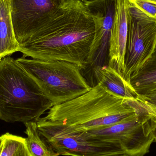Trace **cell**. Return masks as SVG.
Masks as SVG:
<instances>
[{"label":"cell","instance_id":"cell-1","mask_svg":"<svg viewBox=\"0 0 156 156\" xmlns=\"http://www.w3.org/2000/svg\"><path fill=\"white\" fill-rule=\"evenodd\" d=\"M95 34L90 13L81 0H66L25 42L19 52L42 60H59L84 69Z\"/></svg>","mask_w":156,"mask_h":156},{"label":"cell","instance_id":"cell-2","mask_svg":"<svg viewBox=\"0 0 156 156\" xmlns=\"http://www.w3.org/2000/svg\"><path fill=\"white\" fill-rule=\"evenodd\" d=\"M97 83L89 91L61 104L54 105L43 120L88 131L105 127L129 118L140 108Z\"/></svg>","mask_w":156,"mask_h":156},{"label":"cell","instance_id":"cell-3","mask_svg":"<svg viewBox=\"0 0 156 156\" xmlns=\"http://www.w3.org/2000/svg\"><path fill=\"white\" fill-rule=\"evenodd\" d=\"M53 106L16 59L8 56L0 60V120L37 122Z\"/></svg>","mask_w":156,"mask_h":156},{"label":"cell","instance_id":"cell-4","mask_svg":"<svg viewBox=\"0 0 156 156\" xmlns=\"http://www.w3.org/2000/svg\"><path fill=\"white\" fill-rule=\"evenodd\" d=\"M27 57L23 55L16 59V62L54 105L75 99L91 89L82 74L81 68L76 64Z\"/></svg>","mask_w":156,"mask_h":156},{"label":"cell","instance_id":"cell-5","mask_svg":"<svg viewBox=\"0 0 156 156\" xmlns=\"http://www.w3.org/2000/svg\"><path fill=\"white\" fill-rule=\"evenodd\" d=\"M36 122L42 137L59 155L97 156L125 153L118 145L94 139L86 131L42 118Z\"/></svg>","mask_w":156,"mask_h":156},{"label":"cell","instance_id":"cell-6","mask_svg":"<svg viewBox=\"0 0 156 156\" xmlns=\"http://www.w3.org/2000/svg\"><path fill=\"white\" fill-rule=\"evenodd\" d=\"M142 109L140 107L122 122L86 132L94 139L118 145L130 156H145L154 141L153 131L156 123L144 111L140 112Z\"/></svg>","mask_w":156,"mask_h":156},{"label":"cell","instance_id":"cell-7","mask_svg":"<svg viewBox=\"0 0 156 156\" xmlns=\"http://www.w3.org/2000/svg\"><path fill=\"white\" fill-rule=\"evenodd\" d=\"M128 22L123 76L131 84V78L145 66L155 50L156 19L149 17L129 4Z\"/></svg>","mask_w":156,"mask_h":156},{"label":"cell","instance_id":"cell-8","mask_svg":"<svg viewBox=\"0 0 156 156\" xmlns=\"http://www.w3.org/2000/svg\"><path fill=\"white\" fill-rule=\"evenodd\" d=\"M66 0H10L11 19L16 40L25 42Z\"/></svg>","mask_w":156,"mask_h":156},{"label":"cell","instance_id":"cell-9","mask_svg":"<svg viewBox=\"0 0 156 156\" xmlns=\"http://www.w3.org/2000/svg\"><path fill=\"white\" fill-rule=\"evenodd\" d=\"M83 2L90 13L95 26V34L88 58V66L93 68L96 66L106 65L116 0H88Z\"/></svg>","mask_w":156,"mask_h":156},{"label":"cell","instance_id":"cell-10","mask_svg":"<svg viewBox=\"0 0 156 156\" xmlns=\"http://www.w3.org/2000/svg\"><path fill=\"white\" fill-rule=\"evenodd\" d=\"M129 6V0H116L115 16L109 43L107 65L114 67L122 75L128 35Z\"/></svg>","mask_w":156,"mask_h":156},{"label":"cell","instance_id":"cell-11","mask_svg":"<svg viewBox=\"0 0 156 156\" xmlns=\"http://www.w3.org/2000/svg\"><path fill=\"white\" fill-rule=\"evenodd\" d=\"M92 69L97 83L127 101H136L138 94L116 69L107 65L96 66Z\"/></svg>","mask_w":156,"mask_h":156},{"label":"cell","instance_id":"cell-12","mask_svg":"<svg viewBox=\"0 0 156 156\" xmlns=\"http://www.w3.org/2000/svg\"><path fill=\"white\" fill-rule=\"evenodd\" d=\"M19 49L11 19L10 0H0V60Z\"/></svg>","mask_w":156,"mask_h":156},{"label":"cell","instance_id":"cell-13","mask_svg":"<svg viewBox=\"0 0 156 156\" xmlns=\"http://www.w3.org/2000/svg\"><path fill=\"white\" fill-rule=\"evenodd\" d=\"M130 83L138 94H144L156 88V48L145 66L131 78Z\"/></svg>","mask_w":156,"mask_h":156},{"label":"cell","instance_id":"cell-14","mask_svg":"<svg viewBox=\"0 0 156 156\" xmlns=\"http://www.w3.org/2000/svg\"><path fill=\"white\" fill-rule=\"evenodd\" d=\"M27 136L26 138L28 150L32 156H58L44 139L42 137L37 128L36 122L24 123Z\"/></svg>","mask_w":156,"mask_h":156},{"label":"cell","instance_id":"cell-15","mask_svg":"<svg viewBox=\"0 0 156 156\" xmlns=\"http://www.w3.org/2000/svg\"><path fill=\"white\" fill-rule=\"evenodd\" d=\"M0 156H32L25 137L6 133L0 136Z\"/></svg>","mask_w":156,"mask_h":156},{"label":"cell","instance_id":"cell-16","mask_svg":"<svg viewBox=\"0 0 156 156\" xmlns=\"http://www.w3.org/2000/svg\"><path fill=\"white\" fill-rule=\"evenodd\" d=\"M129 2L149 17L156 19V3L150 0H129Z\"/></svg>","mask_w":156,"mask_h":156},{"label":"cell","instance_id":"cell-17","mask_svg":"<svg viewBox=\"0 0 156 156\" xmlns=\"http://www.w3.org/2000/svg\"><path fill=\"white\" fill-rule=\"evenodd\" d=\"M136 102L144 109L150 119L156 123V101L145 99L138 94Z\"/></svg>","mask_w":156,"mask_h":156},{"label":"cell","instance_id":"cell-18","mask_svg":"<svg viewBox=\"0 0 156 156\" xmlns=\"http://www.w3.org/2000/svg\"><path fill=\"white\" fill-rule=\"evenodd\" d=\"M97 156H130L125 153H114Z\"/></svg>","mask_w":156,"mask_h":156},{"label":"cell","instance_id":"cell-19","mask_svg":"<svg viewBox=\"0 0 156 156\" xmlns=\"http://www.w3.org/2000/svg\"><path fill=\"white\" fill-rule=\"evenodd\" d=\"M153 135H154V141L156 142V127L154 129L153 131Z\"/></svg>","mask_w":156,"mask_h":156},{"label":"cell","instance_id":"cell-20","mask_svg":"<svg viewBox=\"0 0 156 156\" xmlns=\"http://www.w3.org/2000/svg\"><path fill=\"white\" fill-rule=\"evenodd\" d=\"M1 138H0V151H1Z\"/></svg>","mask_w":156,"mask_h":156},{"label":"cell","instance_id":"cell-21","mask_svg":"<svg viewBox=\"0 0 156 156\" xmlns=\"http://www.w3.org/2000/svg\"><path fill=\"white\" fill-rule=\"evenodd\" d=\"M150 1H152V2H154L156 3V0H150Z\"/></svg>","mask_w":156,"mask_h":156},{"label":"cell","instance_id":"cell-22","mask_svg":"<svg viewBox=\"0 0 156 156\" xmlns=\"http://www.w3.org/2000/svg\"><path fill=\"white\" fill-rule=\"evenodd\" d=\"M81 1H83V2H84V1H88V0H81Z\"/></svg>","mask_w":156,"mask_h":156},{"label":"cell","instance_id":"cell-23","mask_svg":"<svg viewBox=\"0 0 156 156\" xmlns=\"http://www.w3.org/2000/svg\"><path fill=\"white\" fill-rule=\"evenodd\" d=\"M156 89V88H155V89H154V90H155V89ZM150 91H151V90H150Z\"/></svg>","mask_w":156,"mask_h":156}]
</instances>
